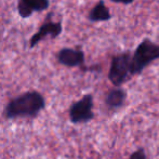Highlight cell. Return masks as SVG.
I'll use <instances>...</instances> for the list:
<instances>
[{"mask_svg":"<svg viewBox=\"0 0 159 159\" xmlns=\"http://www.w3.org/2000/svg\"><path fill=\"white\" fill-rule=\"evenodd\" d=\"M46 107V100L38 91H28L9 101L4 108L7 119L35 118Z\"/></svg>","mask_w":159,"mask_h":159,"instance_id":"cell-1","label":"cell"},{"mask_svg":"<svg viewBox=\"0 0 159 159\" xmlns=\"http://www.w3.org/2000/svg\"><path fill=\"white\" fill-rule=\"evenodd\" d=\"M159 60V44L144 38L139 43L131 57V76L141 74L152 62Z\"/></svg>","mask_w":159,"mask_h":159,"instance_id":"cell-2","label":"cell"},{"mask_svg":"<svg viewBox=\"0 0 159 159\" xmlns=\"http://www.w3.org/2000/svg\"><path fill=\"white\" fill-rule=\"evenodd\" d=\"M131 53L129 51L116 54L113 57L108 71V79L115 87H120L131 76Z\"/></svg>","mask_w":159,"mask_h":159,"instance_id":"cell-3","label":"cell"},{"mask_svg":"<svg viewBox=\"0 0 159 159\" xmlns=\"http://www.w3.org/2000/svg\"><path fill=\"white\" fill-rule=\"evenodd\" d=\"M93 96L84 95L79 101L75 102L69 108V119L73 124H84L93 119Z\"/></svg>","mask_w":159,"mask_h":159,"instance_id":"cell-4","label":"cell"},{"mask_svg":"<svg viewBox=\"0 0 159 159\" xmlns=\"http://www.w3.org/2000/svg\"><path fill=\"white\" fill-rule=\"evenodd\" d=\"M63 32V26L61 22L47 21L39 27L38 32H36L30 39V48L33 49L39 43L41 40L50 37L52 39L57 38Z\"/></svg>","mask_w":159,"mask_h":159,"instance_id":"cell-5","label":"cell"},{"mask_svg":"<svg viewBox=\"0 0 159 159\" xmlns=\"http://www.w3.org/2000/svg\"><path fill=\"white\" fill-rule=\"evenodd\" d=\"M57 60L61 65L69 68L82 67L84 64V52L80 49L63 48L57 52Z\"/></svg>","mask_w":159,"mask_h":159,"instance_id":"cell-6","label":"cell"},{"mask_svg":"<svg viewBox=\"0 0 159 159\" xmlns=\"http://www.w3.org/2000/svg\"><path fill=\"white\" fill-rule=\"evenodd\" d=\"M50 6L49 0H19L17 12L22 19H28L34 12H43Z\"/></svg>","mask_w":159,"mask_h":159,"instance_id":"cell-7","label":"cell"},{"mask_svg":"<svg viewBox=\"0 0 159 159\" xmlns=\"http://www.w3.org/2000/svg\"><path fill=\"white\" fill-rule=\"evenodd\" d=\"M88 19L91 22H106L111 19V14L105 4L104 0H100L90 10Z\"/></svg>","mask_w":159,"mask_h":159,"instance_id":"cell-8","label":"cell"},{"mask_svg":"<svg viewBox=\"0 0 159 159\" xmlns=\"http://www.w3.org/2000/svg\"><path fill=\"white\" fill-rule=\"evenodd\" d=\"M126 96V92L122 89H120L119 87H116L115 89H113L107 93L105 102L109 108H118L125 103Z\"/></svg>","mask_w":159,"mask_h":159,"instance_id":"cell-9","label":"cell"},{"mask_svg":"<svg viewBox=\"0 0 159 159\" xmlns=\"http://www.w3.org/2000/svg\"><path fill=\"white\" fill-rule=\"evenodd\" d=\"M129 159H147V157L144 149H138L134 153H132V155L130 156Z\"/></svg>","mask_w":159,"mask_h":159,"instance_id":"cell-10","label":"cell"},{"mask_svg":"<svg viewBox=\"0 0 159 159\" xmlns=\"http://www.w3.org/2000/svg\"><path fill=\"white\" fill-rule=\"evenodd\" d=\"M109 1L114 2V3H119V4H131L133 3L134 0H109Z\"/></svg>","mask_w":159,"mask_h":159,"instance_id":"cell-11","label":"cell"}]
</instances>
